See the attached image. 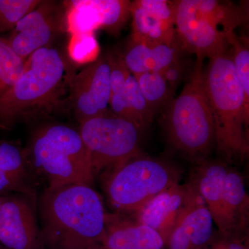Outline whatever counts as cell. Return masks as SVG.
Returning a JSON list of instances; mask_svg holds the SVG:
<instances>
[{"label":"cell","mask_w":249,"mask_h":249,"mask_svg":"<svg viewBox=\"0 0 249 249\" xmlns=\"http://www.w3.org/2000/svg\"><path fill=\"white\" fill-rule=\"evenodd\" d=\"M75 73L58 49L50 46L34 52L17 81L0 98V127L10 129L66 108Z\"/></svg>","instance_id":"obj_1"},{"label":"cell","mask_w":249,"mask_h":249,"mask_svg":"<svg viewBox=\"0 0 249 249\" xmlns=\"http://www.w3.org/2000/svg\"><path fill=\"white\" fill-rule=\"evenodd\" d=\"M39 209L46 249H88L101 242L107 214L92 187L47 188Z\"/></svg>","instance_id":"obj_2"},{"label":"cell","mask_w":249,"mask_h":249,"mask_svg":"<svg viewBox=\"0 0 249 249\" xmlns=\"http://www.w3.org/2000/svg\"><path fill=\"white\" fill-rule=\"evenodd\" d=\"M204 83L217 151L227 161H242L249 152V101L236 76L230 49L210 59Z\"/></svg>","instance_id":"obj_3"},{"label":"cell","mask_w":249,"mask_h":249,"mask_svg":"<svg viewBox=\"0 0 249 249\" xmlns=\"http://www.w3.org/2000/svg\"><path fill=\"white\" fill-rule=\"evenodd\" d=\"M31 170L42 177L48 189L72 184L92 186L91 158L78 130L67 124H44L24 148Z\"/></svg>","instance_id":"obj_4"},{"label":"cell","mask_w":249,"mask_h":249,"mask_svg":"<svg viewBox=\"0 0 249 249\" xmlns=\"http://www.w3.org/2000/svg\"><path fill=\"white\" fill-rule=\"evenodd\" d=\"M196 58L182 91L170 103L165 129L175 149L200 161L216 147V142L213 117L205 88L204 59Z\"/></svg>","instance_id":"obj_5"},{"label":"cell","mask_w":249,"mask_h":249,"mask_svg":"<svg viewBox=\"0 0 249 249\" xmlns=\"http://www.w3.org/2000/svg\"><path fill=\"white\" fill-rule=\"evenodd\" d=\"M178 183L179 175L175 168L139 154L110 169L105 189L114 209L134 213L157 195Z\"/></svg>","instance_id":"obj_6"},{"label":"cell","mask_w":249,"mask_h":249,"mask_svg":"<svg viewBox=\"0 0 249 249\" xmlns=\"http://www.w3.org/2000/svg\"><path fill=\"white\" fill-rule=\"evenodd\" d=\"M142 129L110 109L80 124L78 132L89 152L94 176L140 153Z\"/></svg>","instance_id":"obj_7"},{"label":"cell","mask_w":249,"mask_h":249,"mask_svg":"<svg viewBox=\"0 0 249 249\" xmlns=\"http://www.w3.org/2000/svg\"><path fill=\"white\" fill-rule=\"evenodd\" d=\"M175 2V27L183 52L211 59L229 48L222 24L201 0Z\"/></svg>","instance_id":"obj_8"},{"label":"cell","mask_w":249,"mask_h":249,"mask_svg":"<svg viewBox=\"0 0 249 249\" xmlns=\"http://www.w3.org/2000/svg\"><path fill=\"white\" fill-rule=\"evenodd\" d=\"M110 73L106 53L72 76L66 108L71 109L79 124L109 110Z\"/></svg>","instance_id":"obj_9"},{"label":"cell","mask_w":249,"mask_h":249,"mask_svg":"<svg viewBox=\"0 0 249 249\" xmlns=\"http://www.w3.org/2000/svg\"><path fill=\"white\" fill-rule=\"evenodd\" d=\"M65 31L63 1H40L18 22L6 39L14 52L26 60L38 49L52 46L57 36Z\"/></svg>","instance_id":"obj_10"},{"label":"cell","mask_w":249,"mask_h":249,"mask_svg":"<svg viewBox=\"0 0 249 249\" xmlns=\"http://www.w3.org/2000/svg\"><path fill=\"white\" fill-rule=\"evenodd\" d=\"M24 195L2 196L0 245L6 249H46L35 209Z\"/></svg>","instance_id":"obj_11"},{"label":"cell","mask_w":249,"mask_h":249,"mask_svg":"<svg viewBox=\"0 0 249 249\" xmlns=\"http://www.w3.org/2000/svg\"><path fill=\"white\" fill-rule=\"evenodd\" d=\"M131 40L149 45L169 43L178 38L175 27V2L166 0L131 1Z\"/></svg>","instance_id":"obj_12"},{"label":"cell","mask_w":249,"mask_h":249,"mask_svg":"<svg viewBox=\"0 0 249 249\" xmlns=\"http://www.w3.org/2000/svg\"><path fill=\"white\" fill-rule=\"evenodd\" d=\"M189 199L166 243L168 249H202L213 235V219L193 183Z\"/></svg>","instance_id":"obj_13"},{"label":"cell","mask_w":249,"mask_h":249,"mask_svg":"<svg viewBox=\"0 0 249 249\" xmlns=\"http://www.w3.org/2000/svg\"><path fill=\"white\" fill-rule=\"evenodd\" d=\"M191 191V183H178L170 186L134 213V219L158 232L166 245L170 233L186 207Z\"/></svg>","instance_id":"obj_14"},{"label":"cell","mask_w":249,"mask_h":249,"mask_svg":"<svg viewBox=\"0 0 249 249\" xmlns=\"http://www.w3.org/2000/svg\"><path fill=\"white\" fill-rule=\"evenodd\" d=\"M100 244L108 249H165L164 240L153 229L134 219L107 214Z\"/></svg>","instance_id":"obj_15"},{"label":"cell","mask_w":249,"mask_h":249,"mask_svg":"<svg viewBox=\"0 0 249 249\" xmlns=\"http://www.w3.org/2000/svg\"><path fill=\"white\" fill-rule=\"evenodd\" d=\"M183 52L178 38L155 45L131 40L122 57L127 70L136 76L145 72L163 71L181 58Z\"/></svg>","instance_id":"obj_16"},{"label":"cell","mask_w":249,"mask_h":249,"mask_svg":"<svg viewBox=\"0 0 249 249\" xmlns=\"http://www.w3.org/2000/svg\"><path fill=\"white\" fill-rule=\"evenodd\" d=\"M249 198L242 175L228 168L222 200L221 233L242 236L248 227ZM219 232V231H218Z\"/></svg>","instance_id":"obj_17"},{"label":"cell","mask_w":249,"mask_h":249,"mask_svg":"<svg viewBox=\"0 0 249 249\" xmlns=\"http://www.w3.org/2000/svg\"><path fill=\"white\" fill-rule=\"evenodd\" d=\"M228 167L219 161H199L194 179L191 181L211 213L218 231L223 228L222 200Z\"/></svg>","instance_id":"obj_18"},{"label":"cell","mask_w":249,"mask_h":249,"mask_svg":"<svg viewBox=\"0 0 249 249\" xmlns=\"http://www.w3.org/2000/svg\"><path fill=\"white\" fill-rule=\"evenodd\" d=\"M109 108L113 114L132 121L142 130L150 124L155 116L142 96L135 76L130 72L124 87L111 93Z\"/></svg>","instance_id":"obj_19"},{"label":"cell","mask_w":249,"mask_h":249,"mask_svg":"<svg viewBox=\"0 0 249 249\" xmlns=\"http://www.w3.org/2000/svg\"><path fill=\"white\" fill-rule=\"evenodd\" d=\"M67 32L73 34H89L104 29L105 18L101 0L64 1Z\"/></svg>","instance_id":"obj_20"},{"label":"cell","mask_w":249,"mask_h":249,"mask_svg":"<svg viewBox=\"0 0 249 249\" xmlns=\"http://www.w3.org/2000/svg\"><path fill=\"white\" fill-rule=\"evenodd\" d=\"M145 101L154 113L171 102L174 91L160 72L149 71L135 76Z\"/></svg>","instance_id":"obj_21"},{"label":"cell","mask_w":249,"mask_h":249,"mask_svg":"<svg viewBox=\"0 0 249 249\" xmlns=\"http://www.w3.org/2000/svg\"><path fill=\"white\" fill-rule=\"evenodd\" d=\"M0 170L28 186L27 180L31 170L24 148L14 142L0 141Z\"/></svg>","instance_id":"obj_22"},{"label":"cell","mask_w":249,"mask_h":249,"mask_svg":"<svg viewBox=\"0 0 249 249\" xmlns=\"http://www.w3.org/2000/svg\"><path fill=\"white\" fill-rule=\"evenodd\" d=\"M25 61L14 52L7 39L0 37V98L21 76Z\"/></svg>","instance_id":"obj_23"},{"label":"cell","mask_w":249,"mask_h":249,"mask_svg":"<svg viewBox=\"0 0 249 249\" xmlns=\"http://www.w3.org/2000/svg\"><path fill=\"white\" fill-rule=\"evenodd\" d=\"M226 40L231 53L236 76L246 98L249 101V41L247 36H238L235 31L226 34Z\"/></svg>","instance_id":"obj_24"},{"label":"cell","mask_w":249,"mask_h":249,"mask_svg":"<svg viewBox=\"0 0 249 249\" xmlns=\"http://www.w3.org/2000/svg\"><path fill=\"white\" fill-rule=\"evenodd\" d=\"M67 54L73 64L88 65L101 55V48L94 34H73L70 36Z\"/></svg>","instance_id":"obj_25"},{"label":"cell","mask_w":249,"mask_h":249,"mask_svg":"<svg viewBox=\"0 0 249 249\" xmlns=\"http://www.w3.org/2000/svg\"><path fill=\"white\" fill-rule=\"evenodd\" d=\"M40 0H0V32L11 31Z\"/></svg>","instance_id":"obj_26"},{"label":"cell","mask_w":249,"mask_h":249,"mask_svg":"<svg viewBox=\"0 0 249 249\" xmlns=\"http://www.w3.org/2000/svg\"><path fill=\"white\" fill-rule=\"evenodd\" d=\"M202 249H248L242 236L217 232Z\"/></svg>","instance_id":"obj_27"},{"label":"cell","mask_w":249,"mask_h":249,"mask_svg":"<svg viewBox=\"0 0 249 249\" xmlns=\"http://www.w3.org/2000/svg\"><path fill=\"white\" fill-rule=\"evenodd\" d=\"M186 71V62L183 61L181 57L160 73L174 91L183 79Z\"/></svg>","instance_id":"obj_28"},{"label":"cell","mask_w":249,"mask_h":249,"mask_svg":"<svg viewBox=\"0 0 249 249\" xmlns=\"http://www.w3.org/2000/svg\"><path fill=\"white\" fill-rule=\"evenodd\" d=\"M11 192L22 194L30 195L31 193L29 187L19 182L0 170V196Z\"/></svg>","instance_id":"obj_29"},{"label":"cell","mask_w":249,"mask_h":249,"mask_svg":"<svg viewBox=\"0 0 249 249\" xmlns=\"http://www.w3.org/2000/svg\"><path fill=\"white\" fill-rule=\"evenodd\" d=\"M88 249H108L107 248H106V247H103L102 245H101V244H96V245H93L92 246H91V247H89V248Z\"/></svg>","instance_id":"obj_30"},{"label":"cell","mask_w":249,"mask_h":249,"mask_svg":"<svg viewBox=\"0 0 249 249\" xmlns=\"http://www.w3.org/2000/svg\"><path fill=\"white\" fill-rule=\"evenodd\" d=\"M1 204H2V196H0V211H1Z\"/></svg>","instance_id":"obj_31"},{"label":"cell","mask_w":249,"mask_h":249,"mask_svg":"<svg viewBox=\"0 0 249 249\" xmlns=\"http://www.w3.org/2000/svg\"><path fill=\"white\" fill-rule=\"evenodd\" d=\"M0 128H1V127H0Z\"/></svg>","instance_id":"obj_32"}]
</instances>
